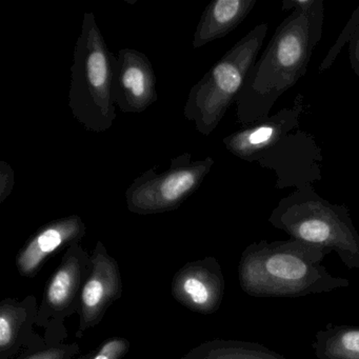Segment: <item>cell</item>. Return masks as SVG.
Segmentation results:
<instances>
[{"label":"cell","mask_w":359,"mask_h":359,"mask_svg":"<svg viewBox=\"0 0 359 359\" xmlns=\"http://www.w3.org/2000/svg\"><path fill=\"white\" fill-rule=\"evenodd\" d=\"M86 226L79 216L62 218L43 226L25 248L18 258V266L24 274L33 272L50 254L65 243L81 238Z\"/></svg>","instance_id":"11"},{"label":"cell","mask_w":359,"mask_h":359,"mask_svg":"<svg viewBox=\"0 0 359 359\" xmlns=\"http://www.w3.org/2000/svg\"><path fill=\"white\" fill-rule=\"evenodd\" d=\"M213 165L212 157L192 161L191 153H184L163 173L148 170L126 191L128 209L142 215L177 209L198 190Z\"/></svg>","instance_id":"6"},{"label":"cell","mask_w":359,"mask_h":359,"mask_svg":"<svg viewBox=\"0 0 359 359\" xmlns=\"http://www.w3.org/2000/svg\"><path fill=\"white\" fill-rule=\"evenodd\" d=\"M186 297L194 306L212 309L219 304L222 294V279L219 274L189 276L182 283Z\"/></svg>","instance_id":"13"},{"label":"cell","mask_w":359,"mask_h":359,"mask_svg":"<svg viewBox=\"0 0 359 359\" xmlns=\"http://www.w3.org/2000/svg\"><path fill=\"white\" fill-rule=\"evenodd\" d=\"M74 270L71 266H62L52 279L48 289V300L53 306L67 304L75 287Z\"/></svg>","instance_id":"14"},{"label":"cell","mask_w":359,"mask_h":359,"mask_svg":"<svg viewBox=\"0 0 359 359\" xmlns=\"http://www.w3.org/2000/svg\"><path fill=\"white\" fill-rule=\"evenodd\" d=\"M358 28L359 7L353 12L352 16H351V20H348V24L344 27L342 32L340 33L337 41H335L333 47H332L331 49H330V51L327 52V56L323 58V60L321 62L320 66H319L318 68L319 72H325V71L329 70V69L333 66L334 62L337 60L338 55H339L341 50L344 49V46L350 41L351 37L353 36L355 31Z\"/></svg>","instance_id":"16"},{"label":"cell","mask_w":359,"mask_h":359,"mask_svg":"<svg viewBox=\"0 0 359 359\" xmlns=\"http://www.w3.org/2000/svg\"><path fill=\"white\" fill-rule=\"evenodd\" d=\"M110 287L102 273L97 272L88 280L83 291V306L86 313L94 314L100 310L108 296Z\"/></svg>","instance_id":"15"},{"label":"cell","mask_w":359,"mask_h":359,"mask_svg":"<svg viewBox=\"0 0 359 359\" xmlns=\"http://www.w3.org/2000/svg\"><path fill=\"white\" fill-rule=\"evenodd\" d=\"M304 111V95L297 94L291 108L283 109L273 116L243 127L224 137L222 142L234 156L248 163H256L262 153L297 129Z\"/></svg>","instance_id":"8"},{"label":"cell","mask_w":359,"mask_h":359,"mask_svg":"<svg viewBox=\"0 0 359 359\" xmlns=\"http://www.w3.org/2000/svg\"><path fill=\"white\" fill-rule=\"evenodd\" d=\"M117 56L111 52L92 12L83 14L75 45L69 108L88 131L102 133L116 119Z\"/></svg>","instance_id":"3"},{"label":"cell","mask_w":359,"mask_h":359,"mask_svg":"<svg viewBox=\"0 0 359 359\" xmlns=\"http://www.w3.org/2000/svg\"><path fill=\"white\" fill-rule=\"evenodd\" d=\"M116 106L123 113L144 112L157 100L156 77L146 54L125 48L117 55Z\"/></svg>","instance_id":"9"},{"label":"cell","mask_w":359,"mask_h":359,"mask_svg":"<svg viewBox=\"0 0 359 359\" xmlns=\"http://www.w3.org/2000/svg\"><path fill=\"white\" fill-rule=\"evenodd\" d=\"M257 4V0H214L201 14L192 46L199 49L226 36L237 28Z\"/></svg>","instance_id":"10"},{"label":"cell","mask_w":359,"mask_h":359,"mask_svg":"<svg viewBox=\"0 0 359 359\" xmlns=\"http://www.w3.org/2000/svg\"><path fill=\"white\" fill-rule=\"evenodd\" d=\"M35 359H53V358H52V356H50V355H47V356L37 357V358H35Z\"/></svg>","instance_id":"23"},{"label":"cell","mask_w":359,"mask_h":359,"mask_svg":"<svg viewBox=\"0 0 359 359\" xmlns=\"http://www.w3.org/2000/svg\"><path fill=\"white\" fill-rule=\"evenodd\" d=\"M114 351H117L116 342L108 344L94 359H112L114 356Z\"/></svg>","instance_id":"22"},{"label":"cell","mask_w":359,"mask_h":359,"mask_svg":"<svg viewBox=\"0 0 359 359\" xmlns=\"http://www.w3.org/2000/svg\"><path fill=\"white\" fill-rule=\"evenodd\" d=\"M224 359H287L258 344L239 342L224 355Z\"/></svg>","instance_id":"17"},{"label":"cell","mask_w":359,"mask_h":359,"mask_svg":"<svg viewBox=\"0 0 359 359\" xmlns=\"http://www.w3.org/2000/svg\"><path fill=\"white\" fill-rule=\"evenodd\" d=\"M268 30V24L254 27L193 86L184 104V115L199 133L211 135L235 104L257 60Z\"/></svg>","instance_id":"5"},{"label":"cell","mask_w":359,"mask_h":359,"mask_svg":"<svg viewBox=\"0 0 359 359\" xmlns=\"http://www.w3.org/2000/svg\"><path fill=\"white\" fill-rule=\"evenodd\" d=\"M268 220L291 238L335 252L346 268L359 269V233L350 210L325 201L313 184L280 199Z\"/></svg>","instance_id":"4"},{"label":"cell","mask_w":359,"mask_h":359,"mask_svg":"<svg viewBox=\"0 0 359 359\" xmlns=\"http://www.w3.org/2000/svg\"><path fill=\"white\" fill-rule=\"evenodd\" d=\"M15 186V174L7 161H0V203H4L11 195Z\"/></svg>","instance_id":"18"},{"label":"cell","mask_w":359,"mask_h":359,"mask_svg":"<svg viewBox=\"0 0 359 359\" xmlns=\"http://www.w3.org/2000/svg\"><path fill=\"white\" fill-rule=\"evenodd\" d=\"M348 55H350L351 68L359 79V28L355 31L348 41Z\"/></svg>","instance_id":"19"},{"label":"cell","mask_w":359,"mask_h":359,"mask_svg":"<svg viewBox=\"0 0 359 359\" xmlns=\"http://www.w3.org/2000/svg\"><path fill=\"white\" fill-rule=\"evenodd\" d=\"M330 253L293 238L253 243L241 255V287L260 298L302 297L348 287V279L334 276L323 266Z\"/></svg>","instance_id":"2"},{"label":"cell","mask_w":359,"mask_h":359,"mask_svg":"<svg viewBox=\"0 0 359 359\" xmlns=\"http://www.w3.org/2000/svg\"><path fill=\"white\" fill-rule=\"evenodd\" d=\"M325 26V1L311 9L294 10L277 27L266 50L245 79L237 96V121L243 127L270 116L278 98L308 72L309 64Z\"/></svg>","instance_id":"1"},{"label":"cell","mask_w":359,"mask_h":359,"mask_svg":"<svg viewBox=\"0 0 359 359\" xmlns=\"http://www.w3.org/2000/svg\"><path fill=\"white\" fill-rule=\"evenodd\" d=\"M316 3V0H283V11H294V10H300V11H306L311 9Z\"/></svg>","instance_id":"21"},{"label":"cell","mask_w":359,"mask_h":359,"mask_svg":"<svg viewBox=\"0 0 359 359\" xmlns=\"http://www.w3.org/2000/svg\"><path fill=\"white\" fill-rule=\"evenodd\" d=\"M256 163L276 174V189H296L323 180V151L315 136L302 130L279 140Z\"/></svg>","instance_id":"7"},{"label":"cell","mask_w":359,"mask_h":359,"mask_svg":"<svg viewBox=\"0 0 359 359\" xmlns=\"http://www.w3.org/2000/svg\"><path fill=\"white\" fill-rule=\"evenodd\" d=\"M318 359H359V325H334L317 332L312 344Z\"/></svg>","instance_id":"12"},{"label":"cell","mask_w":359,"mask_h":359,"mask_svg":"<svg viewBox=\"0 0 359 359\" xmlns=\"http://www.w3.org/2000/svg\"><path fill=\"white\" fill-rule=\"evenodd\" d=\"M13 337V325H12L11 319L5 313L0 316V346L5 348L9 346Z\"/></svg>","instance_id":"20"}]
</instances>
